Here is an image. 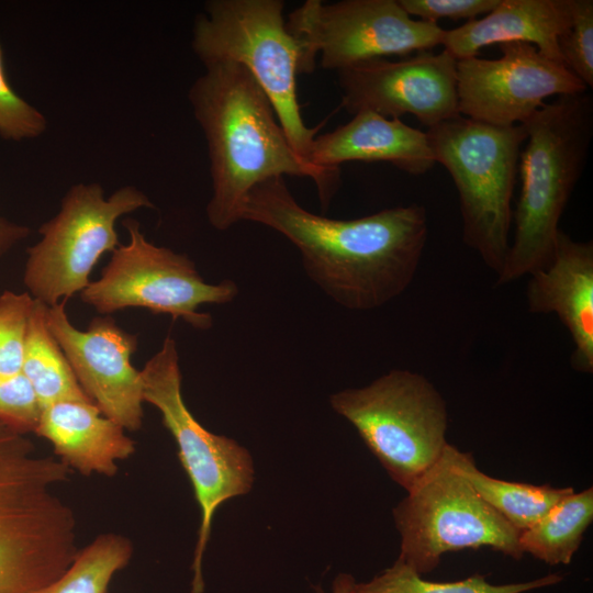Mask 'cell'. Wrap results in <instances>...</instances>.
I'll list each match as a JSON object with an SVG mask.
<instances>
[{"label":"cell","instance_id":"e0dca14e","mask_svg":"<svg viewBox=\"0 0 593 593\" xmlns=\"http://www.w3.org/2000/svg\"><path fill=\"white\" fill-rule=\"evenodd\" d=\"M347 161L389 163L413 176L429 171L435 158L426 132L401 119L359 112L346 124L316 136L309 163L322 170L340 169Z\"/></svg>","mask_w":593,"mask_h":593},{"label":"cell","instance_id":"83f0119b","mask_svg":"<svg viewBox=\"0 0 593 593\" xmlns=\"http://www.w3.org/2000/svg\"><path fill=\"white\" fill-rule=\"evenodd\" d=\"M41 411L37 396L22 372L15 376L0 377L1 422L22 433H34Z\"/></svg>","mask_w":593,"mask_h":593},{"label":"cell","instance_id":"484cf974","mask_svg":"<svg viewBox=\"0 0 593 593\" xmlns=\"http://www.w3.org/2000/svg\"><path fill=\"white\" fill-rule=\"evenodd\" d=\"M563 65L589 89L593 87V1L573 0L569 27L558 38Z\"/></svg>","mask_w":593,"mask_h":593},{"label":"cell","instance_id":"ac0fdd59","mask_svg":"<svg viewBox=\"0 0 593 593\" xmlns=\"http://www.w3.org/2000/svg\"><path fill=\"white\" fill-rule=\"evenodd\" d=\"M573 0H499L482 18L445 30L441 46L456 60L492 44L524 42L562 63L558 38L569 27ZM563 64V63H562Z\"/></svg>","mask_w":593,"mask_h":593},{"label":"cell","instance_id":"f1b7e54d","mask_svg":"<svg viewBox=\"0 0 593 593\" xmlns=\"http://www.w3.org/2000/svg\"><path fill=\"white\" fill-rule=\"evenodd\" d=\"M414 19L438 24L440 19L475 20L492 11L499 0H398Z\"/></svg>","mask_w":593,"mask_h":593},{"label":"cell","instance_id":"5bb4252c","mask_svg":"<svg viewBox=\"0 0 593 593\" xmlns=\"http://www.w3.org/2000/svg\"><path fill=\"white\" fill-rule=\"evenodd\" d=\"M456 63L443 49L346 67L336 71L342 107L353 115L368 111L400 119L411 114L426 128L433 127L460 115Z\"/></svg>","mask_w":593,"mask_h":593},{"label":"cell","instance_id":"ffe728a7","mask_svg":"<svg viewBox=\"0 0 593 593\" xmlns=\"http://www.w3.org/2000/svg\"><path fill=\"white\" fill-rule=\"evenodd\" d=\"M451 463L472 485L475 492L519 533L539 521L558 501L574 491L573 488H552L512 482L490 477L478 469L470 454L448 444Z\"/></svg>","mask_w":593,"mask_h":593},{"label":"cell","instance_id":"f546056e","mask_svg":"<svg viewBox=\"0 0 593 593\" xmlns=\"http://www.w3.org/2000/svg\"><path fill=\"white\" fill-rule=\"evenodd\" d=\"M29 227L12 223L0 215V257L8 253L15 244L27 237Z\"/></svg>","mask_w":593,"mask_h":593},{"label":"cell","instance_id":"7402d4cb","mask_svg":"<svg viewBox=\"0 0 593 593\" xmlns=\"http://www.w3.org/2000/svg\"><path fill=\"white\" fill-rule=\"evenodd\" d=\"M592 521L593 489L572 491L519 534V546L548 564H569Z\"/></svg>","mask_w":593,"mask_h":593},{"label":"cell","instance_id":"2e32d148","mask_svg":"<svg viewBox=\"0 0 593 593\" xmlns=\"http://www.w3.org/2000/svg\"><path fill=\"white\" fill-rule=\"evenodd\" d=\"M529 277L528 311L556 314L573 342L571 367L593 373V243L560 230L550 264Z\"/></svg>","mask_w":593,"mask_h":593},{"label":"cell","instance_id":"603a6c76","mask_svg":"<svg viewBox=\"0 0 593 593\" xmlns=\"http://www.w3.org/2000/svg\"><path fill=\"white\" fill-rule=\"evenodd\" d=\"M132 556L133 546L126 537L99 535L79 549L69 568L41 593H107L113 577Z\"/></svg>","mask_w":593,"mask_h":593},{"label":"cell","instance_id":"3957f363","mask_svg":"<svg viewBox=\"0 0 593 593\" xmlns=\"http://www.w3.org/2000/svg\"><path fill=\"white\" fill-rule=\"evenodd\" d=\"M69 473L0 421V593H41L76 558V515L60 492Z\"/></svg>","mask_w":593,"mask_h":593},{"label":"cell","instance_id":"cb8c5ba5","mask_svg":"<svg viewBox=\"0 0 593 593\" xmlns=\"http://www.w3.org/2000/svg\"><path fill=\"white\" fill-rule=\"evenodd\" d=\"M562 577L548 574L522 583L494 585L481 574L454 582H433L421 577L410 566L395 562L372 580L353 585L351 593H524L559 583Z\"/></svg>","mask_w":593,"mask_h":593},{"label":"cell","instance_id":"8992f818","mask_svg":"<svg viewBox=\"0 0 593 593\" xmlns=\"http://www.w3.org/2000/svg\"><path fill=\"white\" fill-rule=\"evenodd\" d=\"M283 7L281 0H210L195 18L192 48L203 65L228 60L244 66L270 100L295 153L311 165L320 127H307L301 114L300 49L287 29Z\"/></svg>","mask_w":593,"mask_h":593},{"label":"cell","instance_id":"44dd1931","mask_svg":"<svg viewBox=\"0 0 593 593\" xmlns=\"http://www.w3.org/2000/svg\"><path fill=\"white\" fill-rule=\"evenodd\" d=\"M47 307L34 299L21 372L31 383L41 407L65 400L91 401L47 326Z\"/></svg>","mask_w":593,"mask_h":593},{"label":"cell","instance_id":"277c9868","mask_svg":"<svg viewBox=\"0 0 593 593\" xmlns=\"http://www.w3.org/2000/svg\"><path fill=\"white\" fill-rule=\"evenodd\" d=\"M523 125L527 138L519 156L515 230L496 286L514 282L550 264L560 219L589 157L592 96L585 91L546 101Z\"/></svg>","mask_w":593,"mask_h":593},{"label":"cell","instance_id":"8fae6325","mask_svg":"<svg viewBox=\"0 0 593 593\" xmlns=\"http://www.w3.org/2000/svg\"><path fill=\"white\" fill-rule=\"evenodd\" d=\"M289 33L300 49V74H311L315 59L340 70L388 56L407 57L440 45L445 30L411 18L398 0H307L289 14Z\"/></svg>","mask_w":593,"mask_h":593},{"label":"cell","instance_id":"4dcf8cb0","mask_svg":"<svg viewBox=\"0 0 593 593\" xmlns=\"http://www.w3.org/2000/svg\"><path fill=\"white\" fill-rule=\"evenodd\" d=\"M355 580L350 574L340 573L333 582V593H351Z\"/></svg>","mask_w":593,"mask_h":593},{"label":"cell","instance_id":"30bf717a","mask_svg":"<svg viewBox=\"0 0 593 593\" xmlns=\"http://www.w3.org/2000/svg\"><path fill=\"white\" fill-rule=\"evenodd\" d=\"M154 204L135 187L104 197L98 183L72 186L59 212L38 230L42 238L27 249L24 283L30 294L47 306L85 290L100 257L119 245L116 220Z\"/></svg>","mask_w":593,"mask_h":593},{"label":"cell","instance_id":"d4e9b609","mask_svg":"<svg viewBox=\"0 0 593 593\" xmlns=\"http://www.w3.org/2000/svg\"><path fill=\"white\" fill-rule=\"evenodd\" d=\"M34 298L4 291L0 295V377L21 373Z\"/></svg>","mask_w":593,"mask_h":593},{"label":"cell","instance_id":"7c38bea8","mask_svg":"<svg viewBox=\"0 0 593 593\" xmlns=\"http://www.w3.org/2000/svg\"><path fill=\"white\" fill-rule=\"evenodd\" d=\"M123 226L130 242L112 251L100 278L81 291V300L101 314L145 307L181 318L194 328L209 329L212 317L198 312V307L232 302L238 293L236 283L228 279L206 283L186 255L148 242L136 220L125 219Z\"/></svg>","mask_w":593,"mask_h":593},{"label":"cell","instance_id":"9a60e30c","mask_svg":"<svg viewBox=\"0 0 593 593\" xmlns=\"http://www.w3.org/2000/svg\"><path fill=\"white\" fill-rule=\"evenodd\" d=\"M67 299L48 306L47 326L64 351L81 389L103 415L125 430L143 422V383L131 356L137 337L110 317H94L86 331L76 328L66 311Z\"/></svg>","mask_w":593,"mask_h":593},{"label":"cell","instance_id":"4fadbf2b","mask_svg":"<svg viewBox=\"0 0 593 593\" xmlns=\"http://www.w3.org/2000/svg\"><path fill=\"white\" fill-rule=\"evenodd\" d=\"M502 55L456 63L459 114L486 124L525 123L548 98L589 91L562 63L524 42L499 44Z\"/></svg>","mask_w":593,"mask_h":593},{"label":"cell","instance_id":"ba28073f","mask_svg":"<svg viewBox=\"0 0 593 593\" xmlns=\"http://www.w3.org/2000/svg\"><path fill=\"white\" fill-rule=\"evenodd\" d=\"M143 401L161 414L164 426L178 446V456L194 490L201 512L193 553L191 593H203L202 560L219 506L246 494L254 483L249 451L236 440L204 428L187 407L176 342L167 336L161 348L141 370Z\"/></svg>","mask_w":593,"mask_h":593},{"label":"cell","instance_id":"9c48e42d","mask_svg":"<svg viewBox=\"0 0 593 593\" xmlns=\"http://www.w3.org/2000/svg\"><path fill=\"white\" fill-rule=\"evenodd\" d=\"M447 446L440 459L393 508L401 536L398 559L421 575L433 571L443 555L466 548L489 547L522 559L521 533L459 473Z\"/></svg>","mask_w":593,"mask_h":593},{"label":"cell","instance_id":"5b68a950","mask_svg":"<svg viewBox=\"0 0 593 593\" xmlns=\"http://www.w3.org/2000/svg\"><path fill=\"white\" fill-rule=\"evenodd\" d=\"M425 132L436 164L456 187L463 243L497 276L510 248L524 125L497 126L458 115Z\"/></svg>","mask_w":593,"mask_h":593},{"label":"cell","instance_id":"d6986e66","mask_svg":"<svg viewBox=\"0 0 593 593\" xmlns=\"http://www.w3.org/2000/svg\"><path fill=\"white\" fill-rule=\"evenodd\" d=\"M48 440L70 470L112 477L118 461L135 451L125 429L102 414L92 401L65 400L42 407L34 432Z\"/></svg>","mask_w":593,"mask_h":593},{"label":"cell","instance_id":"7a4b0ae2","mask_svg":"<svg viewBox=\"0 0 593 593\" xmlns=\"http://www.w3.org/2000/svg\"><path fill=\"white\" fill-rule=\"evenodd\" d=\"M204 68L188 96L209 152L210 224L225 231L242 221L250 190L273 177H310L326 211L339 188L340 169L321 170L295 153L270 100L244 66L223 60Z\"/></svg>","mask_w":593,"mask_h":593},{"label":"cell","instance_id":"52a82bcc","mask_svg":"<svg viewBox=\"0 0 593 593\" xmlns=\"http://www.w3.org/2000/svg\"><path fill=\"white\" fill-rule=\"evenodd\" d=\"M329 403L405 491L440 459L448 445L446 401L418 372L393 369L368 385L332 394Z\"/></svg>","mask_w":593,"mask_h":593},{"label":"cell","instance_id":"4316f807","mask_svg":"<svg viewBox=\"0 0 593 593\" xmlns=\"http://www.w3.org/2000/svg\"><path fill=\"white\" fill-rule=\"evenodd\" d=\"M44 114L10 86L0 44V136L10 141L38 137L46 130Z\"/></svg>","mask_w":593,"mask_h":593},{"label":"cell","instance_id":"6da1fadb","mask_svg":"<svg viewBox=\"0 0 593 593\" xmlns=\"http://www.w3.org/2000/svg\"><path fill=\"white\" fill-rule=\"evenodd\" d=\"M242 221L259 223L289 239L300 250L307 277L337 304L354 311L383 306L409 288L428 235L423 205L329 219L301 206L284 177L250 190Z\"/></svg>","mask_w":593,"mask_h":593}]
</instances>
